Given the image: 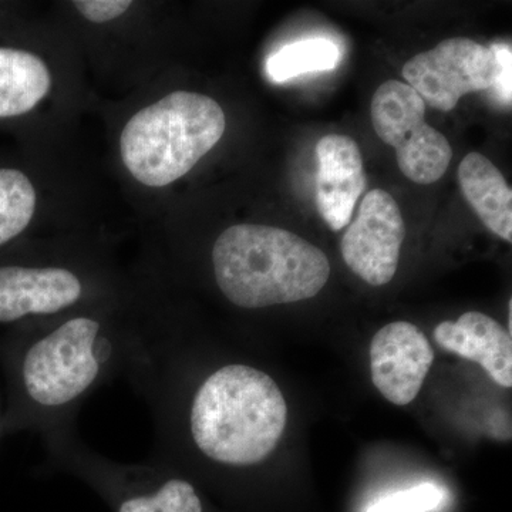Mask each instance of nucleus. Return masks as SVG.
Returning <instances> with one entry per match:
<instances>
[{"mask_svg": "<svg viewBox=\"0 0 512 512\" xmlns=\"http://www.w3.org/2000/svg\"><path fill=\"white\" fill-rule=\"evenodd\" d=\"M163 330L143 328L107 312H69L0 336L5 377L3 437H40L73 426L84 400L153 355Z\"/></svg>", "mask_w": 512, "mask_h": 512, "instance_id": "nucleus-1", "label": "nucleus"}, {"mask_svg": "<svg viewBox=\"0 0 512 512\" xmlns=\"http://www.w3.org/2000/svg\"><path fill=\"white\" fill-rule=\"evenodd\" d=\"M211 264L222 295L247 311L311 299L330 276L328 256L318 247L259 224L225 229L212 247Z\"/></svg>", "mask_w": 512, "mask_h": 512, "instance_id": "nucleus-2", "label": "nucleus"}, {"mask_svg": "<svg viewBox=\"0 0 512 512\" xmlns=\"http://www.w3.org/2000/svg\"><path fill=\"white\" fill-rule=\"evenodd\" d=\"M224 110L200 93L174 92L137 111L120 136L128 173L146 187L163 188L190 173L220 143Z\"/></svg>", "mask_w": 512, "mask_h": 512, "instance_id": "nucleus-3", "label": "nucleus"}, {"mask_svg": "<svg viewBox=\"0 0 512 512\" xmlns=\"http://www.w3.org/2000/svg\"><path fill=\"white\" fill-rule=\"evenodd\" d=\"M55 466L96 488L116 512H204L197 488L167 461L123 464L82 443L74 426L42 437Z\"/></svg>", "mask_w": 512, "mask_h": 512, "instance_id": "nucleus-4", "label": "nucleus"}, {"mask_svg": "<svg viewBox=\"0 0 512 512\" xmlns=\"http://www.w3.org/2000/svg\"><path fill=\"white\" fill-rule=\"evenodd\" d=\"M426 109L419 94L397 80L383 83L370 106L377 136L396 150L404 177L421 185L439 181L453 157L446 136L426 123Z\"/></svg>", "mask_w": 512, "mask_h": 512, "instance_id": "nucleus-5", "label": "nucleus"}, {"mask_svg": "<svg viewBox=\"0 0 512 512\" xmlns=\"http://www.w3.org/2000/svg\"><path fill=\"white\" fill-rule=\"evenodd\" d=\"M495 70L490 47L467 37H453L410 59L404 64L403 77L424 103L451 111L466 94L491 89Z\"/></svg>", "mask_w": 512, "mask_h": 512, "instance_id": "nucleus-6", "label": "nucleus"}, {"mask_svg": "<svg viewBox=\"0 0 512 512\" xmlns=\"http://www.w3.org/2000/svg\"><path fill=\"white\" fill-rule=\"evenodd\" d=\"M86 276L66 265H0V328H22L73 312L86 299Z\"/></svg>", "mask_w": 512, "mask_h": 512, "instance_id": "nucleus-7", "label": "nucleus"}, {"mask_svg": "<svg viewBox=\"0 0 512 512\" xmlns=\"http://www.w3.org/2000/svg\"><path fill=\"white\" fill-rule=\"evenodd\" d=\"M406 237L402 211L389 192H367L359 215L340 244L343 261L372 286L389 284L396 275Z\"/></svg>", "mask_w": 512, "mask_h": 512, "instance_id": "nucleus-8", "label": "nucleus"}, {"mask_svg": "<svg viewBox=\"0 0 512 512\" xmlns=\"http://www.w3.org/2000/svg\"><path fill=\"white\" fill-rule=\"evenodd\" d=\"M433 362L429 339L410 322L383 326L370 343L372 382L396 406H407L416 399Z\"/></svg>", "mask_w": 512, "mask_h": 512, "instance_id": "nucleus-9", "label": "nucleus"}, {"mask_svg": "<svg viewBox=\"0 0 512 512\" xmlns=\"http://www.w3.org/2000/svg\"><path fill=\"white\" fill-rule=\"evenodd\" d=\"M316 205L333 231L349 224L356 202L366 187L362 154L356 141L328 134L316 144Z\"/></svg>", "mask_w": 512, "mask_h": 512, "instance_id": "nucleus-10", "label": "nucleus"}, {"mask_svg": "<svg viewBox=\"0 0 512 512\" xmlns=\"http://www.w3.org/2000/svg\"><path fill=\"white\" fill-rule=\"evenodd\" d=\"M433 336L440 348L478 363L501 387L512 386L511 333L497 320L467 312L456 322L439 323Z\"/></svg>", "mask_w": 512, "mask_h": 512, "instance_id": "nucleus-11", "label": "nucleus"}, {"mask_svg": "<svg viewBox=\"0 0 512 512\" xmlns=\"http://www.w3.org/2000/svg\"><path fill=\"white\" fill-rule=\"evenodd\" d=\"M461 192L493 234L512 242V191L487 157L470 153L458 167Z\"/></svg>", "mask_w": 512, "mask_h": 512, "instance_id": "nucleus-12", "label": "nucleus"}, {"mask_svg": "<svg viewBox=\"0 0 512 512\" xmlns=\"http://www.w3.org/2000/svg\"><path fill=\"white\" fill-rule=\"evenodd\" d=\"M50 89L52 76L39 56L0 47V119L29 113Z\"/></svg>", "mask_w": 512, "mask_h": 512, "instance_id": "nucleus-13", "label": "nucleus"}, {"mask_svg": "<svg viewBox=\"0 0 512 512\" xmlns=\"http://www.w3.org/2000/svg\"><path fill=\"white\" fill-rule=\"evenodd\" d=\"M339 47L325 37L289 43L269 57L266 73L274 83H285L303 74L328 72L339 63Z\"/></svg>", "mask_w": 512, "mask_h": 512, "instance_id": "nucleus-14", "label": "nucleus"}, {"mask_svg": "<svg viewBox=\"0 0 512 512\" xmlns=\"http://www.w3.org/2000/svg\"><path fill=\"white\" fill-rule=\"evenodd\" d=\"M36 201V190L28 175L13 168H0V247L28 228Z\"/></svg>", "mask_w": 512, "mask_h": 512, "instance_id": "nucleus-15", "label": "nucleus"}, {"mask_svg": "<svg viewBox=\"0 0 512 512\" xmlns=\"http://www.w3.org/2000/svg\"><path fill=\"white\" fill-rule=\"evenodd\" d=\"M443 497L437 485L421 484L377 501L369 512H430L439 507Z\"/></svg>", "mask_w": 512, "mask_h": 512, "instance_id": "nucleus-16", "label": "nucleus"}, {"mask_svg": "<svg viewBox=\"0 0 512 512\" xmlns=\"http://www.w3.org/2000/svg\"><path fill=\"white\" fill-rule=\"evenodd\" d=\"M130 0H77L74 8L79 10L84 19L93 23H107L120 18L130 9Z\"/></svg>", "mask_w": 512, "mask_h": 512, "instance_id": "nucleus-17", "label": "nucleus"}, {"mask_svg": "<svg viewBox=\"0 0 512 512\" xmlns=\"http://www.w3.org/2000/svg\"><path fill=\"white\" fill-rule=\"evenodd\" d=\"M490 49L493 50L495 63H497L494 84L491 89L495 90L498 99H500L504 106H511V46L507 45V43H494V45L490 46Z\"/></svg>", "mask_w": 512, "mask_h": 512, "instance_id": "nucleus-18", "label": "nucleus"}, {"mask_svg": "<svg viewBox=\"0 0 512 512\" xmlns=\"http://www.w3.org/2000/svg\"><path fill=\"white\" fill-rule=\"evenodd\" d=\"M2 420H3V399H2V397H0V439H3Z\"/></svg>", "mask_w": 512, "mask_h": 512, "instance_id": "nucleus-19", "label": "nucleus"}]
</instances>
